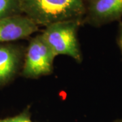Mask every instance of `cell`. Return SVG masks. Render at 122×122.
I'll return each mask as SVG.
<instances>
[{"label":"cell","mask_w":122,"mask_h":122,"mask_svg":"<svg viewBox=\"0 0 122 122\" xmlns=\"http://www.w3.org/2000/svg\"><path fill=\"white\" fill-rule=\"evenodd\" d=\"M20 8L38 26L81 19L86 13L83 0H20Z\"/></svg>","instance_id":"cell-1"},{"label":"cell","mask_w":122,"mask_h":122,"mask_svg":"<svg viewBox=\"0 0 122 122\" xmlns=\"http://www.w3.org/2000/svg\"><path fill=\"white\" fill-rule=\"evenodd\" d=\"M80 20L62 21L46 26L41 36L55 56L67 55L78 62L81 61V52L77 39Z\"/></svg>","instance_id":"cell-2"},{"label":"cell","mask_w":122,"mask_h":122,"mask_svg":"<svg viewBox=\"0 0 122 122\" xmlns=\"http://www.w3.org/2000/svg\"><path fill=\"white\" fill-rule=\"evenodd\" d=\"M55 56L41 35H37L31 39L28 47L22 74L30 78L50 74Z\"/></svg>","instance_id":"cell-3"},{"label":"cell","mask_w":122,"mask_h":122,"mask_svg":"<svg viewBox=\"0 0 122 122\" xmlns=\"http://www.w3.org/2000/svg\"><path fill=\"white\" fill-rule=\"evenodd\" d=\"M86 14L87 21L95 26L119 20L122 17V0H90Z\"/></svg>","instance_id":"cell-4"},{"label":"cell","mask_w":122,"mask_h":122,"mask_svg":"<svg viewBox=\"0 0 122 122\" xmlns=\"http://www.w3.org/2000/svg\"><path fill=\"white\" fill-rule=\"evenodd\" d=\"M38 25L26 16L14 15L0 20V42L25 38L38 30Z\"/></svg>","instance_id":"cell-5"},{"label":"cell","mask_w":122,"mask_h":122,"mask_svg":"<svg viewBox=\"0 0 122 122\" xmlns=\"http://www.w3.org/2000/svg\"><path fill=\"white\" fill-rule=\"evenodd\" d=\"M20 53L10 46H0V83L8 81L17 70Z\"/></svg>","instance_id":"cell-6"},{"label":"cell","mask_w":122,"mask_h":122,"mask_svg":"<svg viewBox=\"0 0 122 122\" xmlns=\"http://www.w3.org/2000/svg\"><path fill=\"white\" fill-rule=\"evenodd\" d=\"M21 14L20 0H0V20Z\"/></svg>","instance_id":"cell-7"},{"label":"cell","mask_w":122,"mask_h":122,"mask_svg":"<svg viewBox=\"0 0 122 122\" xmlns=\"http://www.w3.org/2000/svg\"><path fill=\"white\" fill-rule=\"evenodd\" d=\"M0 122H33L25 114H21L12 117L0 119Z\"/></svg>","instance_id":"cell-8"},{"label":"cell","mask_w":122,"mask_h":122,"mask_svg":"<svg viewBox=\"0 0 122 122\" xmlns=\"http://www.w3.org/2000/svg\"><path fill=\"white\" fill-rule=\"evenodd\" d=\"M117 43L119 48L122 51V22L120 21L119 23L117 35Z\"/></svg>","instance_id":"cell-9"},{"label":"cell","mask_w":122,"mask_h":122,"mask_svg":"<svg viewBox=\"0 0 122 122\" xmlns=\"http://www.w3.org/2000/svg\"><path fill=\"white\" fill-rule=\"evenodd\" d=\"M122 122V120H121V121H118V122Z\"/></svg>","instance_id":"cell-10"}]
</instances>
